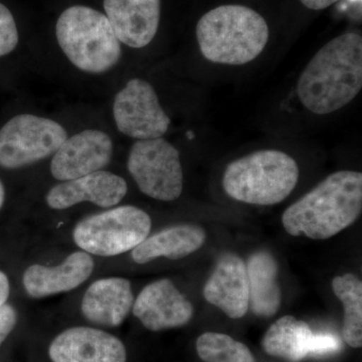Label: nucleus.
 <instances>
[{
  "label": "nucleus",
  "mask_w": 362,
  "mask_h": 362,
  "mask_svg": "<svg viewBox=\"0 0 362 362\" xmlns=\"http://www.w3.org/2000/svg\"><path fill=\"white\" fill-rule=\"evenodd\" d=\"M362 88V37L346 33L323 45L302 71L297 93L316 115H327L351 103Z\"/></svg>",
  "instance_id": "nucleus-1"
},
{
  "label": "nucleus",
  "mask_w": 362,
  "mask_h": 362,
  "mask_svg": "<svg viewBox=\"0 0 362 362\" xmlns=\"http://www.w3.org/2000/svg\"><path fill=\"white\" fill-rule=\"evenodd\" d=\"M361 211V173L341 170L327 176L288 207L282 223L294 237L326 240L356 223Z\"/></svg>",
  "instance_id": "nucleus-2"
},
{
  "label": "nucleus",
  "mask_w": 362,
  "mask_h": 362,
  "mask_svg": "<svg viewBox=\"0 0 362 362\" xmlns=\"http://www.w3.org/2000/svg\"><path fill=\"white\" fill-rule=\"evenodd\" d=\"M265 18L250 7L228 4L204 14L197 25L202 54L211 63L240 66L258 58L269 40Z\"/></svg>",
  "instance_id": "nucleus-3"
},
{
  "label": "nucleus",
  "mask_w": 362,
  "mask_h": 362,
  "mask_svg": "<svg viewBox=\"0 0 362 362\" xmlns=\"http://www.w3.org/2000/svg\"><path fill=\"white\" fill-rule=\"evenodd\" d=\"M56 37L59 49L77 70L103 75L122 58V44L105 13L92 7L73 6L59 16Z\"/></svg>",
  "instance_id": "nucleus-4"
},
{
  "label": "nucleus",
  "mask_w": 362,
  "mask_h": 362,
  "mask_svg": "<svg viewBox=\"0 0 362 362\" xmlns=\"http://www.w3.org/2000/svg\"><path fill=\"white\" fill-rule=\"evenodd\" d=\"M294 158L279 150H259L230 162L223 187L235 201L257 206H274L287 199L299 180Z\"/></svg>",
  "instance_id": "nucleus-5"
},
{
  "label": "nucleus",
  "mask_w": 362,
  "mask_h": 362,
  "mask_svg": "<svg viewBox=\"0 0 362 362\" xmlns=\"http://www.w3.org/2000/svg\"><path fill=\"white\" fill-rule=\"evenodd\" d=\"M151 218L139 207H113L77 223L73 239L81 250L100 257L129 252L148 237Z\"/></svg>",
  "instance_id": "nucleus-6"
},
{
  "label": "nucleus",
  "mask_w": 362,
  "mask_h": 362,
  "mask_svg": "<svg viewBox=\"0 0 362 362\" xmlns=\"http://www.w3.org/2000/svg\"><path fill=\"white\" fill-rule=\"evenodd\" d=\"M68 136L54 119L18 114L0 129V166L18 169L44 160L56 153Z\"/></svg>",
  "instance_id": "nucleus-7"
},
{
  "label": "nucleus",
  "mask_w": 362,
  "mask_h": 362,
  "mask_svg": "<svg viewBox=\"0 0 362 362\" xmlns=\"http://www.w3.org/2000/svg\"><path fill=\"white\" fill-rule=\"evenodd\" d=\"M127 168L142 194L173 202L182 194L180 151L163 137L136 140L128 154Z\"/></svg>",
  "instance_id": "nucleus-8"
},
{
  "label": "nucleus",
  "mask_w": 362,
  "mask_h": 362,
  "mask_svg": "<svg viewBox=\"0 0 362 362\" xmlns=\"http://www.w3.org/2000/svg\"><path fill=\"white\" fill-rule=\"evenodd\" d=\"M112 114L117 130L135 140L163 137L171 123L153 86L140 78H130L117 92Z\"/></svg>",
  "instance_id": "nucleus-9"
},
{
  "label": "nucleus",
  "mask_w": 362,
  "mask_h": 362,
  "mask_svg": "<svg viewBox=\"0 0 362 362\" xmlns=\"http://www.w3.org/2000/svg\"><path fill=\"white\" fill-rule=\"evenodd\" d=\"M114 154V143L108 133L85 129L68 136L52 156L51 173L59 180L68 181L103 170Z\"/></svg>",
  "instance_id": "nucleus-10"
},
{
  "label": "nucleus",
  "mask_w": 362,
  "mask_h": 362,
  "mask_svg": "<svg viewBox=\"0 0 362 362\" xmlns=\"http://www.w3.org/2000/svg\"><path fill=\"white\" fill-rule=\"evenodd\" d=\"M133 314L146 329L180 327L192 320L194 306L168 279L150 283L134 300Z\"/></svg>",
  "instance_id": "nucleus-11"
},
{
  "label": "nucleus",
  "mask_w": 362,
  "mask_h": 362,
  "mask_svg": "<svg viewBox=\"0 0 362 362\" xmlns=\"http://www.w3.org/2000/svg\"><path fill=\"white\" fill-rule=\"evenodd\" d=\"M127 192V182L122 176L99 170L76 180L62 181L49 190L45 202L51 209L58 211L82 202L109 209L122 202Z\"/></svg>",
  "instance_id": "nucleus-12"
},
{
  "label": "nucleus",
  "mask_w": 362,
  "mask_h": 362,
  "mask_svg": "<svg viewBox=\"0 0 362 362\" xmlns=\"http://www.w3.org/2000/svg\"><path fill=\"white\" fill-rule=\"evenodd\" d=\"M52 362H126L125 346L118 338L90 327H74L49 345Z\"/></svg>",
  "instance_id": "nucleus-13"
},
{
  "label": "nucleus",
  "mask_w": 362,
  "mask_h": 362,
  "mask_svg": "<svg viewBox=\"0 0 362 362\" xmlns=\"http://www.w3.org/2000/svg\"><path fill=\"white\" fill-rule=\"evenodd\" d=\"M104 9L121 44L143 49L156 37L161 0H104Z\"/></svg>",
  "instance_id": "nucleus-14"
},
{
  "label": "nucleus",
  "mask_w": 362,
  "mask_h": 362,
  "mask_svg": "<svg viewBox=\"0 0 362 362\" xmlns=\"http://www.w3.org/2000/svg\"><path fill=\"white\" fill-rule=\"evenodd\" d=\"M204 296L226 316L240 319L250 306L249 281L246 264L235 254L223 255L204 285Z\"/></svg>",
  "instance_id": "nucleus-15"
},
{
  "label": "nucleus",
  "mask_w": 362,
  "mask_h": 362,
  "mask_svg": "<svg viewBox=\"0 0 362 362\" xmlns=\"http://www.w3.org/2000/svg\"><path fill=\"white\" fill-rule=\"evenodd\" d=\"M94 266V259L90 254L84 251L75 252L58 266L28 267L23 274V287L35 299L70 292L89 279Z\"/></svg>",
  "instance_id": "nucleus-16"
},
{
  "label": "nucleus",
  "mask_w": 362,
  "mask_h": 362,
  "mask_svg": "<svg viewBox=\"0 0 362 362\" xmlns=\"http://www.w3.org/2000/svg\"><path fill=\"white\" fill-rule=\"evenodd\" d=\"M134 304L129 280L111 277L95 281L83 297L81 310L90 322L107 327L121 325Z\"/></svg>",
  "instance_id": "nucleus-17"
},
{
  "label": "nucleus",
  "mask_w": 362,
  "mask_h": 362,
  "mask_svg": "<svg viewBox=\"0 0 362 362\" xmlns=\"http://www.w3.org/2000/svg\"><path fill=\"white\" fill-rule=\"evenodd\" d=\"M206 233L204 228L194 225H180L164 228L132 250L136 264L149 263L160 257L178 259L189 256L204 246Z\"/></svg>",
  "instance_id": "nucleus-18"
},
{
  "label": "nucleus",
  "mask_w": 362,
  "mask_h": 362,
  "mask_svg": "<svg viewBox=\"0 0 362 362\" xmlns=\"http://www.w3.org/2000/svg\"><path fill=\"white\" fill-rule=\"evenodd\" d=\"M246 268L252 312L259 317L275 315L281 304L275 258L267 251L255 252L250 257Z\"/></svg>",
  "instance_id": "nucleus-19"
},
{
  "label": "nucleus",
  "mask_w": 362,
  "mask_h": 362,
  "mask_svg": "<svg viewBox=\"0 0 362 362\" xmlns=\"http://www.w3.org/2000/svg\"><path fill=\"white\" fill-rule=\"evenodd\" d=\"M314 337L304 321L283 316L267 331L262 346L269 356L297 362L312 354Z\"/></svg>",
  "instance_id": "nucleus-20"
},
{
  "label": "nucleus",
  "mask_w": 362,
  "mask_h": 362,
  "mask_svg": "<svg viewBox=\"0 0 362 362\" xmlns=\"http://www.w3.org/2000/svg\"><path fill=\"white\" fill-rule=\"evenodd\" d=\"M332 289L344 308L342 337L344 341L359 349L362 345V283L354 274L338 276Z\"/></svg>",
  "instance_id": "nucleus-21"
},
{
  "label": "nucleus",
  "mask_w": 362,
  "mask_h": 362,
  "mask_svg": "<svg viewBox=\"0 0 362 362\" xmlns=\"http://www.w3.org/2000/svg\"><path fill=\"white\" fill-rule=\"evenodd\" d=\"M197 351L204 362H256L247 345L223 333L202 334L197 340Z\"/></svg>",
  "instance_id": "nucleus-22"
},
{
  "label": "nucleus",
  "mask_w": 362,
  "mask_h": 362,
  "mask_svg": "<svg viewBox=\"0 0 362 362\" xmlns=\"http://www.w3.org/2000/svg\"><path fill=\"white\" fill-rule=\"evenodd\" d=\"M18 42L20 35L13 13L0 2V58L11 54Z\"/></svg>",
  "instance_id": "nucleus-23"
},
{
  "label": "nucleus",
  "mask_w": 362,
  "mask_h": 362,
  "mask_svg": "<svg viewBox=\"0 0 362 362\" xmlns=\"http://www.w3.org/2000/svg\"><path fill=\"white\" fill-rule=\"evenodd\" d=\"M18 313L11 304L0 306V345L4 342L16 327Z\"/></svg>",
  "instance_id": "nucleus-24"
},
{
  "label": "nucleus",
  "mask_w": 362,
  "mask_h": 362,
  "mask_svg": "<svg viewBox=\"0 0 362 362\" xmlns=\"http://www.w3.org/2000/svg\"><path fill=\"white\" fill-rule=\"evenodd\" d=\"M340 347L339 340L330 334H319L314 337L312 354H325L335 351Z\"/></svg>",
  "instance_id": "nucleus-25"
},
{
  "label": "nucleus",
  "mask_w": 362,
  "mask_h": 362,
  "mask_svg": "<svg viewBox=\"0 0 362 362\" xmlns=\"http://www.w3.org/2000/svg\"><path fill=\"white\" fill-rule=\"evenodd\" d=\"M301 4L312 11H322L337 2L338 0H300Z\"/></svg>",
  "instance_id": "nucleus-26"
},
{
  "label": "nucleus",
  "mask_w": 362,
  "mask_h": 362,
  "mask_svg": "<svg viewBox=\"0 0 362 362\" xmlns=\"http://www.w3.org/2000/svg\"><path fill=\"white\" fill-rule=\"evenodd\" d=\"M11 293L8 278L4 272L0 271V306L6 304Z\"/></svg>",
  "instance_id": "nucleus-27"
},
{
  "label": "nucleus",
  "mask_w": 362,
  "mask_h": 362,
  "mask_svg": "<svg viewBox=\"0 0 362 362\" xmlns=\"http://www.w3.org/2000/svg\"><path fill=\"white\" fill-rule=\"evenodd\" d=\"M4 199H6V189H4V183L0 180V209L4 206Z\"/></svg>",
  "instance_id": "nucleus-28"
}]
</instances>
